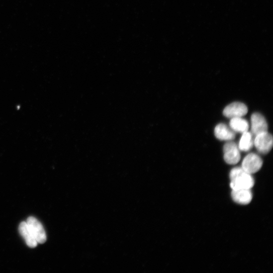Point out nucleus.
Returning a JSON list of instances; mask_svg holds the SVG:
<instances>
[{
    "label": "nucleus",
    "instance_id": "nucleus-1",
    "mask_svg": "<svg viewBox=\"0 0 273 273\" xmlns=\"http://www.w3.org/2000/svg\"><path fill=\"white\" fill-rule=\"evenodd\" d=\"M230 187L232 191L250 190L254 185V179L251 174L244 170L242 167H235L230 172Z\"/></svg>",
    "mask_w": 273,
    "mask_h": 273
},
{
    "label": "nucleus",
    "instance_id": "nucleus-2",
    "mask_svg": "<svg viewBox=\"0 0 273 273\" xmlns=\"http://www.w3.org/2000/svg\"><path fill=\"white\" fill-rule=\"evenodd\" d=\"M253 145L259 153L263 154H267L272 147V136L267 132L259 134L255 136Z\"/></svg>",
    "mask_w": 273,
    "mask_h": 273
},
{
    "label": "nucleus",
    "instance_id": "nucleus-3",
    "mask_svg": "<svg viewBox=\"0 0 273 273\" xmlns=\"http://www.w3.org/2000/svg\"><path fill=\"white\" fill-rule=\"evenodd\" d=\"M27 223L38 243H44L46 241L47 236L41 223L33 217H30L27 221Z\"/></svg>",
    "mask_w": 273,
    "mask_h": 273
},
{
    "label": "nucleus",
    "instance_id": "nucleus-4",
    "mask_svg": "<svg viewBox=\"0 0 273 273\" xmlns=\"http://www.w3.org/2000/svg\"><path fill=\"white\" fill-rule=\"evenodd\" d=\"M262 163L261 158L258 155L250 153L244 158L241 167L246 172L252 174L260 170Z\"/></svg>",
    "mask_w": 273,
    "mask_h": 273
},
{
    "label": "nucleus",
    "instance_id": "nucleus-5",
    "mask_svg": "<svg viewBox=\"0 0 273 273\" xmlns=\"http://www.w3.org/2000/svg\"><path fill=\"white\" fill-rule=\"evenodd\" d=\"M223 151L224 158L227 163L235 164L240 161V150L235 142L230 141L226 143L224 146Z\"/></svg>",
    "mask_w": 273,
    "mask_h": 273
},
{
    "label": "nucleus",
    "instance_id": "nucleus-6",
    "mask_svg": "<svg viewBox=\"0 0 273 273\" xmlns=\"http://www.w3.org/2000/svg\"><path fill=\"white\" fill-rule=\"evenodd\" d=\"M248 112L247 107L241 103L236 102L232 103L224 109L223 114L228 118L242 117Z\"/></svg>",
    "mask_w": 273,
    "mask_h": 273
},
{
    "label": "nucleus",
    "instance_id": "nucleus-7",
    "mask_svg": "<svg viewBox=\"0 0 273 273\" xmlns=\"http://www.w3.org/2000/svg\"><path fill=\"white\" fill-rule=\"evenodd\" d=\"M251 133L253 136L267 132L268 126L264 117L259 113H254L251 117Z\"/></svg>",
    "mask_w": 273,
    "mask_h": 273
},
{
    "label": "nucleus",
    "instance_id": "nucleus-8",
    "mask_svg": "<svg viewBox=\"0 0 273 273\" xmlns=\"http://www.w3.org/2000/svg\"><path fill=\"white\" fill-rule=\"evenodd\" d=\"M215 135L222 141H232L236 136L235 132L224 124H219L216 127Z\"/></svg>",
    "mask_w": 273,
    "mask_h": 273
},
{
    "label": "nucleus",
    "instance_id": "nucleus-9",
    "mask_svg": "<svg viewBox=\"0 0 273 273\" xmlns=\"http://www.w3.org/2000/svg\"><path fill=\"white\" fill-rule=\"evenodd\" d=\"M231 196L235 203L243 205L249 204L252 199V194L250 190H233Z\"/></svg>",
    "mask_w": 273,
    "mask_h": 273
},
{
    "label": "nucleus",
    "instance_id": "nucleus-10",
    "mask_svg": "<svg viewBox=\"0 0 273 273\" xmlns=\"http://www.w3.org/2000/svg\"><path fill=\"white\" fill-rule=\"evenodd\" d=\"M19 231L29 247L33 248L37 246L38 242L30 230L27 222H23L20 224Z\"/></svg>",
    "mask_w": 273,
    "mask_h": 273
},
{
    "label": "nucleus",
    "instance_id": "nucleus-11",
    "mask_svg": "<svg viewBox=\"0 0 273 273\" xmlns=\"http://www.w3.org/2000/svg\"><path fill=\"white\" fill-rule=\"evenodd\" d=\"M229 125L233 131L242 134L247 132L249 127L248 122L242 117L232 118Z\"/></svg>",
    "mask_w": 273,
    "mask_h": 273
},
{
    "label": "nucleus",
    "instance_id": "nucleus-12",
    "mask_svg": "<svg viewBox=\"0 0 273 273\" xmlns=\"http://www.w3.org/2000/svg\"><path fill=\"white\" fill-rule=\"evenodd\" d=\"M253 135L250 132H246L242 134L240 140L238 148L242 151H248L253 146Z\"/></svg>",
    "mask_w": 273,
    "mask_h": 273
}]
</instances>
